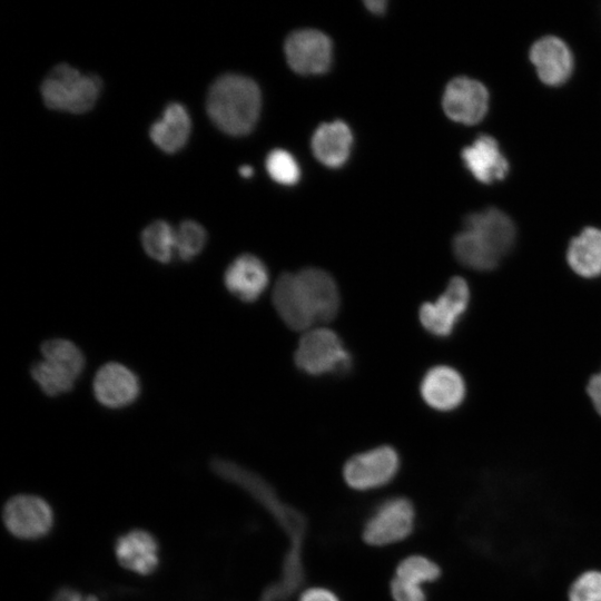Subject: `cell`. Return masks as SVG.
I'll list each match as a JSON object with an SVG mask.
<instances>
[{"label": "cell", "instance_id": "6da1fadb", "mask_svg": "<svg viewBox=\"0 0 601 601\" xmlns=\"http://www.w3.org/2000/svg\"><path fill=\"white\" fill-rule=\"evenodd\" d=\"M272 300L290 329L305 332L335 318L341 304L335 279L316 267L282 274L275 283Z\"/></svg>", "mask_w": 601, "mask_h": 601}, {"label": "cell", "instance_id": "7a4b0ae2", "mask_svg": "<svg viewBox=\"0 0 601 601\" xmlns=\"http://www.w3.org/2000/svg\"><path fill=\"white\" fill-rule=\"evenodd\" d=\"M515 234L513 221L496 208L472 213L454 237L453 253L469 268L491 270L511 250Z\"/></svg>", "mask_w": 601, "mask_h": 601}, {"label": "cell", "instance_id": "3957f363", "mask_svg": "<svg viewBox=\"0 0 601 601\" xmlns=\"http://www.w3.org/2000/svg\"><path fill=\"white\" fill-rule=\"evenodd\" d=\"M262 105L256 82L243 75L226 73L210 86L206 108L209 118L221 131L243 136L255 127Z\"/></svg>", "mask_w": 601, "mask_h": 601}, {"label": "cell", "instance_id": "277c9868", "mask_svg": "<svg viewBox=\"0 0 601 601\" xmlns=\"http://www.w3.org/2000/svg\"><path fill=\"white\" fill-rule=\"evenodd\" d=\"M100 90L101 81L97 76L83 75L67 63L53 67L40 88L42 100L48 108L72 114L91 109Z\"/></svg>", "mask_w": 601, "mask_h": 601}, {"label": "cell", "instance_id": "5b68a950", "mask_svg": "<svg viewBox=\"0 0 601 601\" xmlns=\"http://www.w3.org/2000/svg\"><path fill=\"white\" fill-rule=\"evenodd\" d=\"M416 525V510L402 495L382 501L362 526L363 541L374 548H386L407 540Z\"/></svg>", "mask_w": 601, "mask_h": 601}, {"label": "cell", "instance_id": "8992f818", "mask_svg": "<svg viewBox=\"0 0 601 601\" xmlns=\"http://www.w3.org/2000/svg\"><path fill=\"white\" fill-rule=\"evenodd\" d=\"M296 366L309 375L345 373L352 357L338 335L328 328H313L302 336L294 355Z\"/></svg>", "mask_w": 601, "mask_h": 601}, {"label": "cell", "instance_id": "52a82bcc", "mask_svg": "<svg viewBox=\"0 0 601 601\" xmlns=\"http://www.w3.org/2000/svg\"><path fill=\"white\" fill-rule=\"evenodd\" d=\"M401 460L390 445H380L352 455L343 465L344 483L356 492H371L388 485L397 475Z\"/></svg>", "mask_w": 601, "mask_h": 601}, {"label": "cell", "instance_id": "ba28073f", "mask_svg": "<svg viewBox=\"0 0 601 601\" xmlns=\"http://www.w3.org/2000/svg\"><path fill=\"white\" fill-rule=\"evenodd\" d=\"M470 302V289L465 279L452 277L445 292L435 300L420 307L418 317L422 326L440 337L449 336Z\"/></svg>", "mask_w": 601, "mask_h": 601}, {"label": "cell", "instance_id": "9c48e42d", "mask_svg": "<svg viewBox=\"0 0 601 601\" xmlns=\"http://www.w3.org/2000/svg\"><path fill=\"white\" fill-rule=\"evenodd\" d=\"M285 56L290 68L302 75L325 72L332 61L331 39L316 29H299L285 41Z\"/></svg>", "mask_w": 601, "mask_h": 601}, {"label": "cell", "instance_id": "30bf717a", "mask_svg": "<svg viewBox=\"0 0 601 601\" xmlns=\"http://www.w3.org/2000/svg\"><path fill=\"white\" fill-rule=\"evenodd\" d=\"M442 106L452 120L474 125L487 111L489 92L480 81L467 77H457L447 83Z\"/></svg>", "mask_w": 601, "mask_h": 601}, {"label": "cell", "instance_id": "8fae6325", "mask_svg": "<svg viewBox=\"0 0 601 601\" xmlns=\"http://www.w3.org/2000/svg\"><path fill=\"white\" fill-rule=\"evenodd\" d=\"M7 529L21 539L45 535L52 525V512L48 503L35 495H17L3 509Z\"/></svg>", "mask_w": 601, "mask_h": 601}, {"label": "cell", "instance_id": "7c38bea8", "mask_svg": "<svg viewBox=\"0 0 601 601\" xmlns=\"http://www.w3.org/2000/svg\"><path fill=\"white\" fill-rule=\"evenodd\" d=\"M139 392L140 384L136 374L119 363L105 364L93 380L96 398L110 408H120L132 403Z\"/></svg>", "mask_w": 601, "mask_h": 601}, {"label": "cell", "instance_id": "4fadbf2b", "mask_svg": "<svg viewBox=\"0 0 601 601\" xmlns=\"http://www.w3.org/2000/svg\"><path fill=\"white\" fill-rule=\"evenodd\" d=\"M420 392L424 402L434 410L456 408L465 395V384L454 368L439 365L430 368L423 376Z\"/></svg>", "mask_w": 601, "mask_h": 601}, {"label": "cell", "instance_id": "5bb4252c", "mask_svg": "<svg viewBox=\"0 0 601 601\" xmlns=\"http://www.w3.org/2000/svg\"><path fill=\"white\" fill-rule=\"evenodd\" d=\"M268 279L267 267L252 254L236 257L224 274L229 293L246 303L255 302L265 292Z\"/></svg>", "mask_w": 601, "mask_h": 601}, {"label": "cell", "instance_id": "9a60e30c", "mask_svg": "<svg viewBox=\"0 0 601 601\" xmlns=\"http://www.w3.org/2000/svg\"><path fill=\"white\" fill-rule=\"evenodd\" d=\"M530 59L539 78L546 85L559 86L568 80L573 67L572 55L559 38L548 36L533 43Z\"/></svg>", "mask_w": 601, "mask_h": 601}, {"label": "cell", "instance_id": "2e32d148", "mask_svg": "<svg viewBox=\"0 0 601 601\" xmlns=\"http://www.w3.org/2000/svg\"><path fill=\"white\" fill-rule=\"evenodd\" d=\"M466 168L481 183L491 184L503 179L509 171V164L494 138L482 135L462 150Z\"/></svg>", "mask_w": 601, "mask_h": 601}, {"label": "cell", "instance_id": "e0dca14e", "mask_svg": "<svg viewBox=\"0 0 601 601\" xmlns=\"http://www.w3.org/2000/svg\"><path fill=\"white\" fill-rule=\"evenodd\" d=\"M353 137L342 120L322 124L312 138L315 157L328 167H339L348 158Z\"/></svg>", "mask_w": 601, "mask_h": 601}, {"label": "cell", "instance_id": "ac0fdd59", "mask_svg": "<svg viewBox=\"0 0 601 601\" xmlns=\"http://www.w3.org/2000/svg\"><path fill=\"white\" fill-rule=\"evenodd\" d=\"M190 129L191 121L186 108L171 102L165 108L161 118L151 125L149 136L159 149L173 154L186 145Z\"/></svg>", "mask_w": 601, "mask_h": 601}, {"label": "cell", "instance_id": "d6986e66", "mask_svg": "<svg viewBox=\"0 0 601 601\" xmlns=\"http://www.w3.org/2000/svg\"><path fill=\"white\" fill-rule=\"evenodd\" d=\"M157 542L149 533L135 530L120 536L116 543L119 563L139 574L152 572L158 564Z\"/></svg>", "mask_w": 601, "mask_h": 601}, {"label": "cell", "instance_id": "ffe728a7", "mask_svg": "<svg viewBox=\"0 0 601 601\" xmlns=\"http://www.w3.org/2000/svg\"><path fill=\"white\" fill-rule=\"evenodd\" d=\"M566 259L575 274L585 278L601 275V230L594 227L583 229L568 248Z\"/></svg>", "mask_w": 601, "mask_h": 601}, {"label": "cell", "instance_id": "44dd1931", "mask_svg": "<svg viewBox=\"0 0 601 601\" xmlns=\"http://www.w3.org/2000/svg\"><path fill=\"white\" fill-rule=\"evenodd\" d=\"M444 575V565L436 559L422 553L408 554L401 559L393 574L395 578L422 587L440 583Z\"/></svg>", "mask_w": 601, "mask_h": 601}, {"label": "cell", "instance_id": "7402d4cb", "mask_svg": "<svg viewBox=\"0 0 601 601\" xmlns=\"http://www.w3.org/2000/svg\"><path fill=\"white\" fill-rule=\"evenodd\" d=\"M43 361L58 368L72 380H76L85 367L81 351L70 341L52 338L41 345Z\"/></svg>", "mask_w": 601, "mask_h": 601}, {"label": "cell", "instance_id": "603a6c76", "mask_svg": "<svg viewBox=\"0 0 601 601\" xmlns=\"http://www.w3.org/2000/svg\"><path fill=\"white\" fill-rule=\"evenodd\" d=\"M141 244L149 257L168 263L176 252L175 229L167 221H154L141 233Z\"/></svg>", "mask_w": 601, "mask_h": 601}, {"label": "cell", "instance_id": "cb8c5ba5", "mask_svg": "<svg viewBox=\"0 0 601 601\" xmlns=\"http://www.w3.org/2000/svg\"><path fill=\"white\" fill-rule=\"evenodd\" d=\"M565 601H601V568L578 572L566 587Z\"/></svg>", "mask_w": 601, "mask_h": 601}, {"label": "cell", "instance_id": "d4e9b609", "mask_svg": "<svg viewBox=\"0 0 601 601\" xmlns=\"http://www.w3.org/2000/svg\"><path fill=\"white\" fill-rule=\"evenodd\" d=\"M206 239V230L200 224L185 220L175 230L176 253L183 260L193 259L203 250Z\"/></svg>", "mask_w": 601, "mask_h": 601}, {"label": "cell", "instance_id": "484cf974", "mask_svg": "<svg viewBox=\"0 0 601 601\" xmlns=\"http://www.w3.org/2000/svg\"><path fill=\"white\" fill-rule=\"evenodd\" d=\"M31 375L42 392L49 396H56L71 391L75 382V380L46 361L33 364Z\"/></svg>", "mask_w": 601, "mask_h": 601}, {"label": "cell", "instance_id": "4316f807", "mask_svg": "<svg viewBox=\"0 0 601 601\" xmlns=\"http://www.w3.org/2000/svg\"><path fill=\"white\" fill-rule=\"evenodd\" d=\"M266 169L269 176L282 185H293L300 176L296 159L284 149H274L268 154Z\"/></svg>", "mask_w": 601, "mask_h": 601}, {"label": "cell", "instance_id": "83f0119b", "mask_svg": "<svg viewBox=\"0 0 601 601\" xmlns=\"http://www.w3.org/2000/svg\"><path fill=\"white\" fill-rule=\"evenodd\" d=\"M388 590L393 601H428L425 587L395 577H392Z\"/></svg>", "mask_w": 601, "mask_h": 601}, {"label": "cell", "instance_id": "f1b7e54d", "mask_svg": "<svg viewBox=\"0 0 601 601\" xmlns=\"http://www.w3.org/2000/svg\"><path fill=\"white\" fill-rule=\"evenodd\" d=\"M297 601H342L332 589L323 585L308 587L302 591Z\"/></svg>", "mask_w": 601, "mask_h": 601}, {"label": "cell", "instance_id": "f546056e", "mask_svg": "<svg viewBox=\"0 0 601 601\" xmlns=\"http://www.w3.org/2000/svg\"><path fill=\"white\" fill-rule=\"evenodd\" d=\"M587 390L597 412L601 415V372L590 378Z\"/></svg>", "mask_w": 601, "mask_h": 601}, {"label": "cell", "instance_id": "4dcf8cb0", "mask_svg": "<svg viewBox=\"0 0 601 601\" xmlns=\"http://www.w3.org/2000/svg\"><path fill=\"white\" fill-rule=\"evenodd\" d=\"M55 601H98L93 595H82L73 590H61L55 598Z\"/></svg>", "mask_w": 601, "mask_h": 601}, {"label": "cell", "instance_id": "1f68e13d", "mask_svg": "<svg viewBox=\"0 0 601 601\" xmlns=\"http://www.w3.org/2000/svg\"><path fill=\"white\" fill-rule=\"evenodd\" d=\"M364 4L373 13H383L387 2L385 0H366Z\"/></svg>", "mask_w": 601, "mask_h": 601}, {"label": "cell", "instance_id": "d6a6232c", "mask_svg": "<svg viewBox=\"0 0 601 601\" xmlns=\"http://www.w3.org/2000/svg\"><path fill=\"white\" fill-rule=\"evenodd\" d=\"M253 168L248 165H244L239 168V174L243 176V177H250L253 175Z\"/></svg>", "mask_w": 601, "mask_h": 601}]
</instances>
